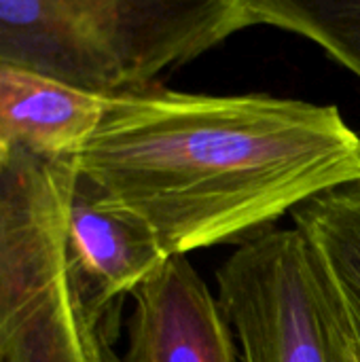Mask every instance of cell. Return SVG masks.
<instances>
[{
	"label": "cell",
	"mask_w": 360,
	"mask_h": 362,
	"mask_svg": "<svg viewBox=\"0 0 360 362\" xmlns=\"http://www.w3.org/2000/svg\"><path fill=\"white\" fill-rule=\"evenodd\" d=\"M76 168L168 257H187L244 246L303 204L360 185V136L337 106L153 85L108 100Z\"/></svg>",
	"instance_id": "1"
},
{
	"label": "cell",
	"mask_w": 360,
	"mask_h": 362,
	"mask_svg": "<svg viewBox=\"0 0 360 362\" xmlns=\"http://www.w3.org/2000/svg\"><path fill=\"white\" fill-rule=\"evenodd\" d=\"M76 159L0 168V362H121L85 316L66 257Z\"/></svg>",
	"instance_id": "2"
},
{
	"label": "cell",
	"mask_w": 360,
	"mask_h": 362,
	"mask_svg": "<svg viewBox=\"0 0 360 362\" xmlns=\"http://www.w3.org/2000/svg\"><path fill=\"white\" fill-rule=\"evenodd\" d=\"M193 21L178 0H0V64L115 98L185 64Z\"/></svg>",
	"instance_id": "3"
},
{
	"label": "cell",
	"mask_w": 360,
	"mask_h": 362,
	"mask_svg": "<svg viewBox=\"0 0 360 362\" xmlns=\"http://www.w3.org/2000/svg\"><path fill=\"white\" fill-rule=\"evenodd\" d=\"M216 286L240 362H360L348 308L299 227L238 246Z\"/></svg>",
	"instance_id": "4"
},
{
	"label": "cell",
	"mask_w": 360,
	"mask_h": 362,
	"mask_svg": "<svg viewBox=\"0 0 360 362\" xmlns=\"http://www.w3.org/2000/svg\"><path fill=\"white\" fill-rule=\"evenodd\" d=\"M66 257L85 316L108 339L121 299L170 259L149 225L112 204L79 168L68 195Z\"/></svg>",
	"instance_id": "5"
},
{
	"label": "cell",
	"mask_w": 360,
	"mask_h": 362,
	"mask_svg": "<svg viewBox=\"0 0 360 362\" xmlns=\"http://www.w3.org/2000/svg\"><path fill=\"white\" fill-rule=\"evenodd\" d=\"M121 362H240L231 325L189 257H170L132 295Z\"/></svg>",
	"instance_id": "6"
},
{
	"label": "cell",
	"mask_w": 360,
	"mask_h": 362,
	"mask_svg": "<svg viewBox=\"0 0 360 362\" xmlns=\"http://www.w3.org/2000/svg\"><path fill=\"white\" fill-rule=\"evenodd\" d=\"M110 98L0 64V168L15 151L47 161L76 159Z\"/></svg>",
	"instance_id": "7"
},
{
	"label": "cell",
	"mask_w": 360,
	"mask_h": 362,
	"mask_svg": "<svg viewBox=\"0 0 360 362\" xmlns=\"http://www.w3.org/2000/svg\"><path fill=\"white\" fill-rule=\"evenodd\" d=\"M291 216L320 252L360 341V185L316 197Z\"/></svg>",
	"instance_id": "8"
},
{
	"label": "cell",
	"mask_w": 360,
	"mask_h": 362,
	"mask_svg": "<svg viewBox=\"0 0 360 362\" xmlns=\"http://www.w3.org/2000/svg\"><path fill=\"white\" fill-rule=\"evenodd\" d=\"M248 8L255 25L312 38L360 78V0H248Z\"/></svg>",
	"instance_id": "9"
}]
</instances>
